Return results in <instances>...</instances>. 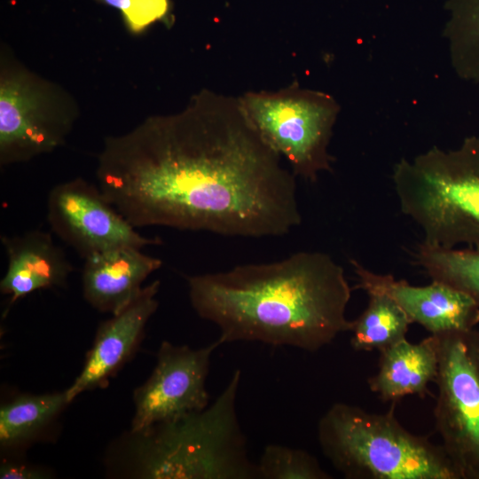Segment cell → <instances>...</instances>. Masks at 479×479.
Returning <instances> with one entry per match:
<instances>
[{
	"mask_svg": "<svg viewBox=\"0 0 479 479\" xmlns=\"http://www.w3.org/2000/svg\"><path fill=\"white\" fill-rule=\"evenodd\" d=\"M295 177L240 98L205 90L181 112L106 138L97 168L99 190L135 228L247 238L300 225Z\"/></svg>",
	"mask_w": 479,
	"mask_h": 479,
	"instance_id": "cell-1",
	"label": "cell"
},
{
	"mask_svg": "<svg viewBox=\"0 0 479 479\" xmlns=\"http://www.w3.org/2000/svg\"><path fill=\"white\" fill-rule=\"evenodd\" d=\"M191 304L215 324L222 343L259 342L315 352L350 331L351 297L342 266L331 255L301 251L186 278Z\"/></svg>",
	"mask_w": 479,
	"mask_h": 479,
	"instance_id": "cell-2",
	"label": "cell"
},
{
	"mask_svg": "<svg viewBox=\"0 0 479 479\" xmlns=\"http://www.w3.org/2000/svg\"><path fill=\"white\" fill-rule=\"evenodd\" d=\"M240 378L237 369L217 398L201 411L130 432L124 452L129 474L157 479H257L236 411Z\"/></svg>",
	"mask_w": 479,
	"mask_h": 479,
	"instance_id": "cell-3",
	"label": "cell"
},
{
	"mask_svg": "<svg viewBox=\"0 0 479 479\" xmlns=\"http://www.w3.org/2000/svg\"><path fill=\"white\" fill-rule=\"evenodd\" d=\"M392 183L401 213L422 233L421 243L479 250V137L454 149L433 146L398 161Z\"/></svg>",
	"mask_w": 479,
	"mask_h": 479,
	"instance_id": "cell-4",
	"label": "cell"
},
{
	"mask_svg": "<svg viewBox=\"0 0 479 479\" xmlns=\"http://www.w3.org/2000/svg\"><path fill=\"white\" fill-rule=\"evenodd\" d=\"M334 404L320 418L323 454L348 479H461L442 444L411 433L395 416Z\"/></svg>",
	"mask_w": 479,
	"mask_h": 479,
	"instance_id": "cell-5",
	"label": "cell"
},
{
	"mask_svg": "<svg viewBox=\"0 0 479 479\" xmlns=\"http://www.w3.org/2000/svg\"><path fill=\"white\" fill-rule=\"evenodd\" d=\"M240 99L263 140L295 177L313 183L332 170L328 145L340 112L333 96L294 82L277 91L247 92Z\"/></svg>",
	"mask_w": 479,
	"mask_h": 479,
	"instance_id": "cell-6",
	"label": "cell"
},
{
	"mask_svg": "<svg viewBox=\"0 0 479 479\" xmlns=\"http://www.w3.org/2000/svg\"><path fill=\"white\" fill-rule=\"evenodd\" d=\"M432 335L438 361L435 428L461 479H479V330Z\"/></svg>",
	"mask_w": 479,
	"mask_h": 479,
	"instance_id": "cell-7",
	"label": "cell"
},
{
	"mask_svg": "<svg viewBox=\"0 0 479 479\" xmlns=\"http://www.w3.org/2000/svg\"><path fill=\"white\" fill-rule=\"evenodd\" d=\"M75 112L52 84L25 70L4 71L0 82V161H27L59 146Z\"/></svg>",
	"mask_w": 479,
	"mask_h": 479,
	"instance_id": "cell-8",
	"label": "cell"
},
{
	"mask_svg": "<svg viewBox=\"0 0 479 479\" xmlns=\"http://www.w3.org/2000/svg\"><path fill=\"white\" fill-rule=\"evenodd\" d=\"M52 232L84 259L106 250L160 244L140 235L105 198L98 187L82 178L59 184L47 200Z\"/></svg>",
	"mask_w": 479,
	"mask_h": 479,
	"instance_id": "cell-9",
	"label": "cell"
},
{
	"mask_svg": "<svg viewBox=\"0 0 479 479\" xmlns=\"http://www.w3.org/2000/svg\"><path fill=\"white\" fill-rule=\"evenodd\" d=\"M222 342L200 349L161 342L150 377L133 395L135 414L130 432L205 409L208 404L206 380L210 357Z\"/></svg>",
	"mask_w": 479,
	"mask_h": 479,
	"instance_id": "cell-10",
	"label": "cell"
},
{
	"mask_svg": "<svg viewBox=\"0 0 479 479\" xmlns=\"http://www.w3.org/2000/svg\"><path fill=\"white\" fill-rule=\"evenodd\" d=\"M349 263L357 278L356 288L386 294L412 323H418L430 334L469 330L479 324V304L454 287L437 280L427 286H412L390 274L373 272L356 260Z\"/></svg>",
	"mask_w": 479,
	"mask_h": 479,
	"instance_id": "cell-11",
	"label": "cell"
},
{
	"mask_svg": "<svg viewBox=\"0 0 479 479\" xmlns=\"http://www.w3.org/2000/svg\"><path fill=\"white\" fill-rule=\"evenodd\" d=\"M160 281L143 287L122 310L100 324L80 374L66 390L68 402L87 390L104 388L131 357L156 311Z\"/></svg>",
	"mask_w": 479,
	"mask_h": 479,
	"instance_id": "cell-12",
	"label": "cell"
},
{
	"mask_svg": "<svg viewBox=\"0 0 479 479\" xmlns=\"http://www.w3.org/2000/svg\"><path fill=\"white\" fill-rule=\"evenodd\" d=\"M162 261L139 247H122L85 258L82 283L85 300L112 315L126 307L142 289V283L159 270Z\"/></svg>",
	"mask_w": 479,
	"mask_h": 479,
	"instance_id": "cell-13",
	"label": "cell"
},
{
	"mask_svg": "<svg viewBox=\"0 0 479 479\" xmlns=\"http://www.w3.org/2000/svg\"><path fill=\"white\" fill-rule=\"evenodd\" d=\"M7 270L0 282L9 305L40 289L64 287L74 268L50 233L32 230L15 236H2Z\"/></svg>",
	"mask_w": 479,
	"mask_h": 479,
	"instance_id": "cell-14",
	"label": "cell"
},
{
	"mask_svg": "<svg viewBox=\"0 0 479 479\" xmlns=\"http://www.w3.org/2000/svg\"><path fill=\"white\" fill-rule=\"evenodd\" d=\"M378 371L367 380L370 390L383 402L397 403L407 396L425 397L437 373V352L430 334L418 343L406 338L381 349Z\"/></svg>",
	"mask_w": 479,
	"mask_h": 479,
	"instance_id": "cell-15",
	"label": "cell"
},
{
	"mask_svg": "<svg viewBox=\"0 0 479 479\" xmlns=\"http://www.w3.org/2000/svg\"><path fill=\"white\" fill-rule=\"evenodd\" d=\"M68 404L65 390L43 395H21L2 404L1 447L17 448L32 442Z\"/></svg>",
	"mask_w": 479,
	"mask_h": 479,
	"instance_id": "cell-16",
	"label": "cell"
},
{
	"mask_svg": "<svg viewBox=\"0 0 479 479\" xmlns=\"http://www.w3.org/2000/svg\"><path fill=\"white\" fill-rule=\"evenodd\" d=\"M366 294L367 307L352 320V348L358 351H380L406 338L412 323L403 309L384 293L368 291Z\"/></svg>",
	"mask_w": 479,
	"mask_h": 479,
	"instance_id": "cell-17",
	"label": "cell"
},
{
	"mask_svg": "<svg viewBox=\"0 0 479 479\" xmlns=\"http://www.w3.org/2000/svg\"><path fill=\"white\" fill-rule=\"evenodd\" d=\"M445 7L452 67L460 79L479 84V0H448Z\"/></svg>",
	"mask_w": 479,
	"mask_h": 479,
	"instance_id": "cell-18",
	"label": "cell"
},
{
	"mask_svg": "<svg viewBox=\"0 0 479 479\" xmlns=\"http://www.w3.org/2000/svg\"><path fill=\"white\" fill-rule=\"evenodd\" d=\"M414 261L431 280L454 287L479 304V250L468 247L441 248L420 243Z\"/></svg>",
	"mask_w": 479,
	"mask_h": 479,
	"instance_id": "cell-19",
	"label": "cell"
},
{
	"mask_svg": "<svg viewBox=\"0 0 479 479\" xmlns=\"http://www.w3.org/2000/svg\"><path fill=\"white\" fill-rule=\"evenodd\" d=\"M260 479H330L308 452L281 444H268L256 463Z\"/></svg>",
	"mask_w": 479,
	"mask_h": 479,
	"instance_id": "cell-20",
	"label": "cell"
},
{
	"mask_svg": "<svg viewBox=\"0 0 479 479\" xmlns=\"http://www.w3.org/2000/svg\"><path fill=\"white\" fill-rule=\"evenodd\" d=\"M122 12L130 29L137 33L167 16L169 0H98Z\"/></svg>",
	"mask_w": 479,
	"mask_h": 479,
	"instance_id": "cell-21",
	"label": "cell"
},
{
	"mask_svg": "<svg viewBox=\"0 0 479 479\" xmlns=\"http://www.w3.org/2000/svg\"><path fill=\"white\" fill-rule=\"evenodd\" d=\"M47 474L35 467L16 461H4L0 467L1 479H41Z\"/></svg>",
	"mask_w": 479,
	"mask_h": 479,
	"instance_id": "cell-22",
	"label": "cell"
}]
</instances>
